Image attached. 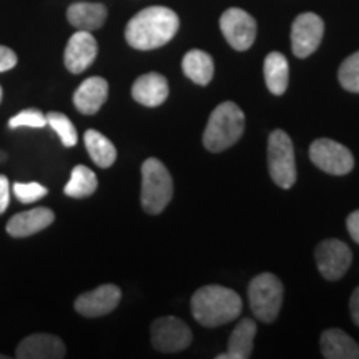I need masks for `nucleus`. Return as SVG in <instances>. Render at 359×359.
<instances>
[{
	"label": "nucleus",
	"mask_w": 359,
	"mask_h": 359,
	"mask_svg": "<svg viewBox=\"0 0 359 359\" xmlns=\"http://www.w3.org/2000/svg\"><path fill=\"white\" fill-rule=\"evenodd\" d=\"M268 170L271 180L283 190L296 183V161L293 142L283 130H275L268 140Z\"/></svg>",
	"instance_id": "nucleus-6"
},
{
	"label": "nucleus",
	"mask_w": 359,
	"mask_h": 359,
	"mask_svg": "<svg viewBox=\"0 0 359 359\" xmlns=\"http://www.w3.org/2000/svg\"><path fill=\"white\" fill-rule=\"evenodd\" d=\"M65 354V344L58 336L39 333L22 339L15 356L19 359H62Z\"/></svg>",
	"instance_id": "nucleus-14"
},
{
	"label": "nucleus",
	"mask_w": 359,
	"mask_h": 359,
	"mask_svg": "<svg viewBox=\"0 0 359 359\" xmlns=\"http://www.w3.org/2000/svg\"><path fill=\"white\" fill-rule=\"evenodd\" d=\"M309 158L323 172L336 175H348L354 167L353 154L349 148L331 138H318L309 147Z\"/></svg>",
	"instance_id": "nucleus-7"
},
{
	"label": "nucleus",
	"mask_w": 359,
	"mask_h": 359,
	"mask_svg": "<svg viewBox=\"0 0 359 359\" xmlns=\"http://www.w3.org/2000/svg\"><path fill=\"white\" fill-rule=\"evenodd\" d=\"M193 334L185 321L165 316L151 325V343L160 353H178L191 344Z\"/></svg>",
	"instance_id": "nucleus-8"
},
{
	"label": "nucleus",
	"mask_w": 359,
	"mask_h": 359,
	"mask_svg": "<svg viewBox=\"0 0 359 359\" xmlns=\"http://www.w3.org/2000/svg\"><path fill=\"white\" fill-rule=\"evenodd\" d=\"M245 132V114L236 103L223 102L210 115L203 133L206 150L219 154L235 145Z\"/></svg>",
	"instance_id": "nucleus-3"
},
{
	"label": "nucleus",
	"mask_w": 359,
	"mask_h": 359,
	"mask_svg": "<svg viewBox=\"0 0 359 359\" xmlns=\"http://www.w3.org/2000/svg\"><path fill=\"white\" fill-rule=\"evenodd\" d=\"M47 125L50 128H53V132L60 137L64 147L70 148V147L77 145V142H79L77 130H75L74 123H72V120L69 118V116L60 114V111H50V114H47Z\"/></svg>",
	"instance_id": "nucleus-25"
},
{
	"label": "nucleus",
	"mask_w": 359,
	"mask_h": 359,
	"mask_svg": "<svg viewBox=\"0 0 359 359\" xmlns=\"http://www.w3.org/2000/svg\"><path fill=\"white\" fill-rule=\"evenodd\" d=\"M8 127L11 128H20V127L43 128L47 127V115L35 109L24 110L8 120Z\"/></svg>",
	"instance_id": "nucleus-27"
},
{
	"label": "nucleus",
	"mask_w": 359,
	"mask_h": 359,
	"mask_svg": "<svg viewBox=\"0 0 359 359\" xmlns=\"http://www.w3.org/2000/svg\"><path fill=\"white\" fill-rule=\"evenodd\" d=\"M346 226H348L349 235H351L353 240L359 245V210L349 215L346 219Z\"/></svg>",
	"instance_id": "nucleus-31"
},
{
	"label": "nucleus",
	"mask_w": 359,
	"mask_h": 359,
	"mask_svg": "<svg viewBox=\"0 0 359 359\" xmlns=\"http://www.w3.org/2000/svg\"><path fill=\"white\" fill-rule=\"evenodd\" d=\"M97 53L98 45L95 37L87 30H79L77 34L72 35L65 47L64 62L67 70H70L72 74H82L93 64Z\"/></svg>",
	"instance_id": "nucleus-13"
},
{
	"label": "nucleus",
	"mask_w": 359,
	"mask_h": 359,
	"mask_svg": "<svg viewBox=\"0 0 359 359\" xmlns=\"http://www.w3.org/2000/svg\"><path fill=\"white\" fill-rule=\"evenodd\" d=\"M320 344L326 359H359L358 343L338 327L326 330L321 334Z\"/></svg>",
	"instance_id": "nucleus-18"
},
{
	"label": "nucleus",
	"mask_w": 359,
	"mask_h": 359,
	"mask_svg": "<svg viewBox=\"0 0 359 359\" xmlns=\"http://www.w3.org/2000/svg\"><path fill=\"white\" fill-rule=\"evenodd\" d=\"M109 97V83L102 77H90L80 83L74 93V105L80 114L93 115L102 109Z\"/></svg>",
	"instance_id": "nucleus-17"
},
{
	"label": "nucleus",
	"mask_w": 359,
	"mask_h": 359,
	"mask_svg": "<svg viewBox=\"0 0 359 359\" xmlns=\"http://www.w3.org/2000/svg\"><path fill=\"white\" fill-rule=\"evenodd\" d=\"M255 336H257V323L250 318H245L238 323L228 339V349L224 354H219L218 359H246L253 351Z\"/></svg>",
	"instance_id": "nucleus-20"
},
{
	"label": "nucleus",
	"mask_w": 359,
	"mask_h": 359,
	"mask_svg": "<svg viewBox=\"0 0 359 359\" xmlns=\"http://www.w3.org/2000/svg\"><path fill=\"white\" fill-rule=\"evenodd\" d=\"M219 29L226 42L238 52H245L257 39V20L241 8H228L219 19Z\"/></svg>",
	"instance_id": "nucleus-10"
},
{
	"label": "nucleus",
	"mask_w": 359,
	"mask_h": 359,
	"mask_svg": "<svg viewBox=\"0 0 359 359\" xmlns=\"http://www.w3.org/2000/svg\"><path fill=\"white\" fill-rule=\"evenodd\" d=\"M283 283L273 273L255 276L248 286L251 311L262 323H273L280 314L283 304Z\"/></svg>",
	"instance_id": "nucleus-5"
},
{
	"label": "nucleus",
	"mask_w": 359,
	"mask_h": 359,
	"mask_svg": "<svg viewBox=\"0 0 359 359\" xmlns=\"http://www.w3.org/2000/svg\"><path fill=\"white\" fill-rule=\"evenodd\" d=\"M241 308L240 294L219 285L203 286L191 298L193 318L206 327L223 326L236 320Z\"/></svg>",
	"instance_id": "nucleus-2"
},
{
	"label": "nucleus",
	"mask_w": 359,
	"mask_h": 359,
	"mask_svg": "<svg viewBox=\"0 0 359 359\" xmlns=\"http://www.w3.org/2000/svg\"><path fill=\"white\" fill-rule=\"evenodd\" d=\"M53 219H55V213L50 208L40 206V208L13 215L8 219L6 230L12 238H27L45 230L47 226H50Z\"/></svg>",
	"instance_id": "nucleus-15"
},
{
	"label": "nucleus",
	"mask_w": 359,
	"mask_h": 359,
	"mask_svg": "<svg viewBox=\"0 0 359 359\" xmlns=\"http://www.w3.org/2000/svg\"><path fill=\"white\" fill-rule=\"evenodd\" d=\"M338 79L341 87L348 92L359 93V52L349 55L339 67Z\"/></svg>",
	"instance_id": "nucleus-26"
},
{
	"label": "nucleus",
	"mask_w": 359,
	"mask_h": 359,
	"mask_svg": "<svg viewBox=\"0 0 359 359\" xmlns=\"http://www.w3.org/2000/svg\"><path fill=\"white\" fill-rule=\"evenodd\" d=\"M8 201H11V183L6 175H0V215L6 213Z\"/></svg>",
	"instance_id": "nucleus-30"
},
{
	"label": "nucleus",
	"mask_w": 359,
	"mask_h": 359,
	"mask_svg": "<svg viewBox=\"0 0 359 359\" xmlns=\"http://www.w3.org/2000/svg\"><path fill=\"white\" fill-rule=\"evenodd\" d=\"M314 258L323 278L338 281L348 273L353 263V253L349 246L341 240H325L318 245Z\"/></svg>",
	"instance_id": "nucleus-9"
},
{
	"label": "nucleus",
	"mask_w": 359,
	"mask_h": 359,
	"mask_svg": "<svg viewBox=\"0 0 359 359\" xmlns=\"http://www.w3.org/2000/svg\"><path fill=\"white\" fill-rule=\"evenodd\" d=\"M323 35L325 22L316 13L306 12L298 15L291 27V48L298 58H306L318 50Z\"/></svg>",
	"instance_id": "nucleus-11"
},
{
	"label": "nucleus",
	"mask_w": 359,
	"mask_h": 359,
	"mask_svg": "<svg viewBox=\"0 0 359 359\" xmlns=\"http://www.w3.org/2000/svg\"><path fill=\"white\" fill-rule=\"evenodd\" d=\"M173 198L172 175L158 158L142 165V206L148 215H158Z\"/></svg>",
	"instance_id": "nucleus-4"
},
{
	"label": "nucleus",
	"mask_w": 359,
	"mask_h": 359,
	"mask_svg": "<svg viewBox=\"0 0 359 359\" xmlns=\"http://www.w3.org/2000/svg\"><path fill=\"white\" fill-rule=\"evenodd\" d=\"M109 11L103 4H92V2H77L72 4L67 11V19L70 25H74L79 30H92L100 29L105 24Z\"/></svg>",
	"instance_id": "nucleus-19"
},
{
	"label": "nucleus",
	"mask_w": 359,
	"mask_h": 359,
	"mask_svg": "<svg viewBox=\"0 0 359 359\" xmlns=\"http://www.w3.org/2000/svg\"><path fill=\"white\" fill-rule=\"evenodd\" d=\"M180 19L168 7H148L132 17L125 29V39L137 50H155L163 47L178 32Z\"/></svg>",
	"instance_id": "nucleus-1"
},
{
	"label": "nucleus",
	"mask_w": 359,
	"mask_h": 359,
	"mask_svg": "<svg viewBox=\"0 0 359 359\" xmlns=\"http://www.w3.org/2000/svg\"><path fill=\"white\" fill-rule=\"evenodd\" d=\"M182 69L183 74H185L193 83L201 85V87H205V85L212 82L215 74L213 58L203 50L188 52L187 55L183 57Z\"/></svg>",
	"instance_id": "nucleus-22"
},
{
	"label": "nucleus",
	"mask_w": 359,
	"mask_h": 359,
	"mask_svg": "<svg viewBox=\"0 0 359 359\" xmlns=\"http://www.w3.org/2000/svg\"><path fill=\"white\" fill-rule=\"evenodd\" d=\"M48 190L40 183H15L13 185V195L22 203H35L47 196Z\"/></svg>",
	"instance_id": "nucleus-28"
},
{
	"label": "nucleus",
	"mask_w": 359,
	"mask_h": 359,
	"mask_svg": "<svg viewBox=\"0 0 359 359\" xmlns=\"http://www.w3.org/2000/svg\"><path fill=\"white\" fill-rule=\"evenodd\" d=\"M85 147L93 163L100 168H110L116 160V148L105 135L97 130H87L83 137Z\"/></svg>",
	"instance_id": "nucleus-23"
},
{
	"label": "nucleus",
	"mask_w": 359,
	"mask_h": 359,
	"mask_svg": "<svg viewBox=\"0 0 359 359\" xmlns=\"http://www.w3.org/2000/svg\"><path fill=\"white\" fill-rule=\"evenodd\" d=\"M168 80L155 72L138 77L132 87L133 100H137L140 105L150 107V109L160 107L168 98Z\"/></svg>",
	"instance_id": "nucleus-16"
},
{
	"label": "nucleus",
	"mask_w": 359,
	"mask_h": 359,
	"mask_svg": "<svg viewBox=\"0 0 359 359\" xmlns=\"http://www.w3.org/2000/svg\"><path fill=\"white\" fill-rule=\"evenodd\" d=\"M97 187V175L88 167H85V165H77V167L72 170L70 180L65 185L64 191L70 198H87V196H92L95 193Z\"/></svg>",
	"instance_id": "nucleus-24"
},
{
	"label": "nucleus",
	"mask_w": 359,
	"mask_h": 359,
	"mask_svg": "<svg viewBox=\"0 0 359 359\" xmlns=\"http://www.w3.org/2000/svg\"><path fill=\"white\" fill-rule=\"evenodd\" d=\"M7 356H4V354H0V359H6Z\"/></svg>",
	"instance_id": "nucleus-34"
},
{
	"label": "nucleus",
	"mask_w": 359,
	"mask_h": 359,
	"mask_svg": "<svg viewBox=\"0 0 359 359\" xmlns=\"http://www.w3.org/2000/svg\"><path fill=\"white\" fill-rule=\"evenodd\" d=\"M349 309H351V318L354 325L359 326V286L354 290L351 294V299H349Z\"/></svg>",
	"instance_id": "nucleus-32"
},
{
	"label": "nucleus",
	"mask_w": 359,
	"mask_h": 359,
	"mask_svg": "<svg viewBox=\"0 0 359 359\" xmlns=\"http://www.w3.org/2000/svg\"><path fill=\"white\" fill-rule=\"evenodd\" d=\"M264 80L273 95H283L290 83V65L280 52H271L264 58Z\"/></svg>",
	"instance_id": "nucleus-21"
},
{
	"label": "nucleus",
	"mask_w": 359,
	"mask_h": 359,
	"mask_svg": "<svg viewBox=\"0 0 359 359\" xmlns=\"http://www.w3.org/2000/svg\"><path fill=\"white\" fill-rule=\"evenodd\" d=\"M17 65V55L12 48L0 45V74L2 72L12 70Z\"/></svg>",
	"instance_id": "nucleus-29"
},
{
	"label": "nucleus",
	"mask_w": 359,
	"mask_h": 359,
	"mask_svg": "<svg viewBox=\"0 0 359 359\" xmlns=\"http://www.w3.org/2000/svg\"><path fill=\"white\" fill-rule=\"evenodd\" d=\"M2 95H4V93H2V87H0V102H2Z\"/></svg>",
	"instance_id": "nucleus-33"
},
{
	"label": "nucleus",
	"mask_w": 359,
	"mask_h": 359,
	"mask_svg": "<svg viewBox=\"0 0 359 359\" xmlns=\"http://www.w3.org/2000/svg\"><path fill=\"white\" fill-rule=\"evenodd\" d=\"M122 291L115 285H102L75 299V311L85 318L105 316L118 306Z\"/></svg>",
	"instance_id": "nucleus-12"
}]
</instances>
